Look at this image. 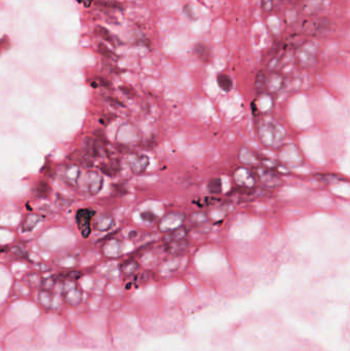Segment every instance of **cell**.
Masks as SVG:
<instances>
[{
	"label": "cell",
	"instance_id": "obj_1",
	"mask_svg": "<svg viewBox=\"0 0 350 351\" xmlns=\"http://www.w3.org/2000/svg\"><path fill=\"white\" fill-rule=\"evenodd\" d=\"M260 142L269 148L280 147L286 138L285 128L273 119H262L258 124Z\"/></svg>",
	"mask_w": 350,
	"mask_h": 351
},
{
	"label": "cell",
	"instance_id": "obj_2",
	"mask_svg": "<svg viewBox=\"0 0 350 351\" xmlns=\"http://www.w3.org/2000/svg\"><path fill=\"white\" fill-rule=\"evenodd\" d=\"M255 177L257 182L261 184V186L267 189H273L276 187H280L283 184V180L281 175L271 171L269 169L264 168L262 165L255 166Z\"/></svg>",
	"mask_w": 350,
	"mask_h": 351
},
{
	"label": "cell",
	"instance_id": "obj_3",
	"mask_svg": "<svg viewBox=\"0 0 350 351\" xmlns=\"http://www.w3.org/2000/svg\"><path fill=\"white\" fill-rule=\"evenodd\" d=\"M186 220V215L182 212H172L161 218L158 223V229L162 233H170L181 227Z\"/></svg>",
	"mask_w": 350,
	"mask_h": 351
},
{
	"label": "cell",
	"instance_id": "obj_4",
	"mask_svg": "<svg viewBox=\"0 0 350 351\" xmlns=\"http://www.w3.org/2000/svg\"><path fill=\"white\" fill-rule=\"evenodd\" d=\"M317 57H318V47L312 42L302 43L296 51V59L299 65L302 67L312 66L317 62Z\"/></svg>",
	"mask_w": 350,
	"mask_h": 351
},
{
	"label": "cell",
	"instance_id": "obj_5",
	"mask_svg": "<svg viewBox=\"0 0 350 351\" xmlns=\"http://www.w3.org/2000/svg\"><path fill=\"white\" fill-rule=\"evenodd\" d=\"M233 180L239 188L246 190H252L257 185L255 174L250 169L244 168V166H241V168L234 171Z\"/></svg>",
	"mask_w": 350,
	"mask_h": 351
},
{
	"label": "cell",
	"instance_id": "obj_6",
	"mask_svg": "<svg viewBox=\"0 0 350 351\" xmlns=\"http://www.w3.org/2000/svg\"><path fill=\"white\" fill-rule=\"evenodd\" d=\"M284 77L279 73H272L266 78V91L269 94H278L284 87Z\"/></svg>",
	"mask_w": 350,
	"mask_h": 351
},
{
	"label": "cell",
	"instance_id": "obj_7",
	"mask_svg": "<svg viewBox=\"0 0 350 351\" xmlns=\"http://www.w3.org/2000/svg\"><path fill=\"white\" fill-rule=\"evenodd\" d=\"M128 164H130L131 170L135 174H141L148 168L149 158L144 154H137L130 158V160H128Z\"/></svg>",
	"mask_w": 350,
	"mask_h": 351
},
{
	"label": "cell",
	"instance_id": "obj_8",
	"mask_svg": "<svg viewBox=\"0 0 350 351\" xmlns=\"http://www.w3.org/2000/svg\"><path fill=\"white\" fill-rule=\"evenodd\" d=\"M94 212L90 210H81L77 213V222H78V226L81 230V233L84 237L88 236V233L90 231V226H89V222H90V218L93 216Z\"/></svg>",
	"mask_w": 350,
	"mask_h": 351
},
{
	"label": "cell",
	"instance_id": "obj_9",
	"mask_svg": "<svg viewBox=\"0 0 350 351\" xmlns=\"http://www.w3.org/2000/svg\"><path fill=\"white\" fill-rule=\"evenodd\" d=\"M332 27V22L328 18H317L308 23L306 29L315 33H326Z\"/></svg>",
	"mask_w": 350,
	"mask_h": 351
},
{
	"label": "cell",
	"instance_id": "obj_10",
	"mask_svg": "<svg viewBox=\"0 0 350 351\" xmlns=\"http://www.w3.org/2000/svg\"><path fill=\"white\" fill-rule=\"evenodd\" d=\"M239 160H241L243 163L247 164V165H252V166H257L259 165V156H257L256 154H254L250 149L246 147H243L241 151H239Z\"/></svg>",
	"mask_w": 350,
	"mask_h": 351
},
{
	"label": "cell",
	"instance_id": "obj_11",
	"mask_svg": "<svg viewBox=\"0 0 350 351\" xmlns=\"http://www.w3.org/2000/svg\"><path fill=\"white\" fill-rule=\"evenodd\" d=\"M188 245H189L188 240L186 238H184L181 240H177V242L167 244L165 250H167V252L172 255H179V254L185 252L187 250Z\"/></svg>",
	"mask_w": 350,
	"mask_h": 351
},
{
	"label": "cell",
	"instance_id": "obj_12",
	"mask_svg": "<svg viewBox=\"0 0 350 351\" xmlns=\"http://www.w3.org/2000/svg\"><path fill=\"white\" fill-rule=\"evenodd\" d=\"M83 148H84V151L91 157H98L100 155L99 144L94 139H91L89 137L85 138L83 140Z\"/></svg>",
	"mask_w": 350,
	"mask_h": 351
},
{
	"label": "cell",
	"instance_id": "obj_13",
	"mask_svg": "<svg viewBox=\"0 0 350 351\" xmlns=\"http://www.w3.org/2000/svg\"><path fill=\"white\" fill-rule=\"evenodd\" d=\"M266 78L267 74L264 71L258 72L255 81V88L258 95H263L266 92Z\"/></svg>",
	"mask_w": 350,
	"mask_h": 351
},
{
	"label": "cell",
	"instance_id": "obj_14",
	"mask_svg": "<svg viewBox=\"0 0 350 351\" xmlns=\"http://www.w3.org/2000/svg\"><path fill=\"white\" fill-rule=\"evenodd\" d=\"M186 236H187V229L185 227H181L173 232L167 233V235L164 237V242L165 244H169V243L177 242V240L186 238Z\"/></svg>",
	"mask_w": 350,
	"mask_h": 351
},
{
	"label": "cell",
	"instance_id": "obj_15",
	"mask_svg": "<svg viewBox=\"0 0 350 351\" xmlns=\"http://www.w3.org/2000/svg\"><path fill=\"white\" fill-rule=\"evenodd\" d=\"M208 221H209L208 216L202 212L192 213L189 217V223L192 226H202L206 223H208Z\"/></svg>",
	"mask_w": 350,
	"mask_h": 351
},
{
	"label": "cell",
	"instance_id": "obj_16",
	"mask_svg": "<svg viewBox=\"0 0 350 351\" xmlns=\"http://www.w3.org/2000/svg\"><path fill=\"white\" fill-rule=\"evenodd\" d=\"M217 82L220 88L224 91H230L233 87V81L230 76L226 75V74H220L217 77Z\"/></svg>",
	"mask_w": 350,
	"mask_h": 351
},
{
	"label": "cell",
	"instance_id": "obj_17",
	"mask_svg": "<svg viewBox=\"0 0 350 351\" xmlns=\"http://www.w3.org/2000/svg\"><path fill=\"white\" fill-rule=\"evenodd\" d=\"M65 300L70 305H76L81 301V293L76 289L71 290L65 294Z\"/></svg>",
	"mask_w": 350,
	"mask_h": 351
},
{
	"label": "cell",
	"instance_id": "obj_18",
	"mask_svg": "<svg viewBox=\"0 0 350 351\" xmlns=\"http://www.w3.org/2000/svg\"><path fill=\"white\" fill-rule=\"evenodd\" d=\"M194 52L195 54L197 55V57L202 60V61H205L207 62L209 59H210V49L207 45L205 44H197L195 47H194Z\"/></svg>",
	"mask_w": 350,
	"mask_h": 351
},
{
	"label": "cell",
	"instance_id": "obj_19",
	"mask_svg": "<svg viewBox=\"0 0 350 351\" xmlns=\"http://www.w3.org/2000/svg\"><path fill=\"white\" fill-rule=\"evenodd\" d=\"M139 268V264L135 260H128L121 265V271L124 275L130 276L134 274Z\"/></svg>",
	"mask_w": 350,
	"mask_h": 351
},
{
	"label": "cell",
	"instance_id": "obj_20",
	"mask_svg": "<svg viewBox=\"0 0 350 351\" xmlns=\"http://www.w3.org/2000/svg\"><path fill=\"white\" fill-rule=\"evenodd\" d=\"M49 191H50V187L48 186V184L46 182H43V181H39L34 189V193L39 197H46L49 194Z\"/></svg>",
	"mask_w": 350,
	"mask_h": 351
},
{
	"label": "cell",
	"instance_id": "obj_21",
	"mask_svg": "<svg viewBox=\"0 0 350 351\" xmlns=\"http://www.w3.org/2000/svg\"><path fill=\"white\" fill-rule=\"evenodd\" d=\"M75 156V160H77L78 162H80L82 165L84 166H93V161H91V156H89L84 150L81 152L76 151L74 153Z\"/></svg>",
	"mask_w": 350,
	"mask_h": 351
},
{
	"label": "cell",
	"instance_id": "obj_22",
	"mask_svg": "<svg viewBox=\"0 0 350 351\" xmlns=\"http://www.w3.org/2000/svg\"><path fill=\"white\" fill-rule=\"evenodd\" d=\"M208 189L213 194H219L222 190V182L219 178H214L209 182Z\"/></svg>",
	"mask_w": 350,
	"mask_h": 351
},
{
	"label": "cell",
	"instance_id": "obj_23",
	"mask_svg": "<svg viewBox=\"0 0 350 351\" xmlns=\"http://www.w3.org/2000/svg\"><path fill=\"white\" fill-rule=\"evenodd\" d=\"M114 224V221H113V218L111 216H102L100 218V222H99V225H103L100 229L101 230H107V229H110Z\"/></svg>",
	"mask_w": 350,
	"mask_h": 351
},
{
	"label": "cell",
	"instance_id": "obj_24",
	"mask_svg": "<svg viewBox=\"0 0 350 351\" xmlns=\"http://www.w3.org/2000/svg\"><path fill=\"white\" fill-rule=\"evenodd\" d=\"M96 31H97V33L102 37L103 39H105V40H107V41H109V42H111V43L114 42V41H113V37H112L111 35H110V33H109V31H108L107 29H105V28H103V27H98Z\"/></svg>",
	"mask_w": 350,
	"mask_h": 351
},
{
	"label": "cell",
	"instance_id": "obj_25",
	"mask_svg": "<svg viewBox=\"0 0 350 351\" xmlns=\"http://www.w3.org/2000/svg\"><path fill=\"white\" fill-rule=\"evenodd\" d=\"M39 300H40V303L42 305L49 306V304H50V297H49L48 291H42V293L39 296Z\"/></svg>",
	"mask_w": 350,
	"mask_h": 351
},
{
	"label": "cell",
	"instance_id": "obj_26",
	"mask_svg": "<svg viewBox=\"0 0 350 351\" xmlns=\"http://www.w3.org/2000/svg\"><path fill=\"white\" fill-rule=\"evenodd\" d=\"M98 48H99L100 53H102L103 55H105L106 58H110V59H112V58L114 57L113 52H112L111 50H109V49H108V48H107L104 44L100 43V44H99V46H98Z\"/></svg>",
	"mask_w": 350,
	"mask_h": 351
},
{
	"label": "cell",
	"instance_id": "obj_27",
	"mask_svg": "<svg viewBox=\"0 0 350 351\" xmlns=\"http://www.w3.org/2000/svg\"><path fill=\"white\" fill-rule=\"evenodd\" d=\"M273 4H274V0H262L261 2V6L263 10L266 12H270L273 9Z\"/></svg>",
	"mask_w": 350,
	"mask_h": 351
},
{
	"label": "cell",
	"instance_id": "obj_28",
	"mask_svg": "<svg viewBox=\"0 0 350 351\" xmlns=\"http://www.w3.org/2000/svg\"><path fill=\"white\" fill-rule=\"evenodd\" d=\"M53 285H54V281L52 279H47V280L42 281V283H41L42 291H50L52 289Z\"/></svg>",
	"mask_w": 350,
	"mask_h": 351
},
{
	"label": "cell",
	"instance_id": "obj_29",
	"mask_svg": "<svg viewBox=\"0 0 350 351\" xmlns=\"http://www.w3.org/2000/svg\"><path fill=\"white\" fill-rule=\"evenodd\" d=\"M81 272H79V271H70V272H68V273H66V277H67V279L68 280H71V281H77V280H79L80 279V277H81Z\"/></svg>",
	"mask_w": 350,
	"mask_h": 351
},
{
	"label": "cell",
	"instance_id": "obj_30",
	"mask_svg": "<svg viewBox=\"0 0 350 351\" xmlns=\"http://www.w3.org/2000/svg\"><path fill=\"white\" fill-rule=\"evenodd\" d=\"M142 218H143L144 220H146V221H149V222H152L153 220H155V216H154L152 213H150V212H145V213H143V214H142Z\"/></svg>",
	"mask_w": 350,
	"mask_h": 351
}]
</instances>
